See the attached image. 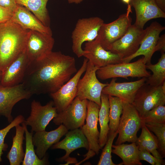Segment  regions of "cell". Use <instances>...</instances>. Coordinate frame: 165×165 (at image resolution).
<instances>
[{
    "mask_svg": "<svg viewBox=\"0 0 165 165\" xmlns=\"http://www.w3.org/2000/svg\"><path fill=\"white\" fill-rule=\"evenodd\" d=\"M88 61L85 58L82 66L74 75L58 90L50 94L57 113L65 109L76 97L78 83L86 70Z\"/></svg>",
    "mask_w": 165,
    "mask_h": 165,
    "instance_id": "14",
    "label": "cell"
},
{
    "mask_svg": "<svg viewBox=\"0 0 165 165\" xmlns=\"http://www.w3.org/2000/svg\"><path fill=\"white\" fill-rule=\"evenodd\" d=\"M155 1L160 8L165 12V0H155Z\"/></svg>",
    "mask_w": 165,
    "mask_h": 165,
    "instance_id": "39",
    "label": "cell"
},
{
    "mask_svg": "<svg viewBox=\"0 0 165 165\" xmlns=\"http://www.w3.org/2000/svg\"><path fill=\"white\" fill-rule=\"evenodd\" d=\"M15 127L16 134L13 138L11 148L6 156L10 165H20L23 162L25 155L23 147V140L25 138L24 127L18 124Z\"/></svg>",
    "mask_w": 165,
    "mask_h": 165,
    "instance_id": "26",
    "label": "cell"
},
{
    "mask_svg": "<svg viewBox=\"0 0 165 165\" xmlns=\"http://www.w3.org/2000/svg\"><path fill=\"white\" fill-rule=\"evenodd\" d=\"M122 2L128 5L130 4L131 0H121Z\"/></svg>",
    "mask_w": 165,
    "mask_h": 165,
    "instance_id": "41",
    "label": "cell"
},
{
    "mask_svg": "<svg viewBox=\"0 0 165 165\" xmlns=\"http://www.w3.org/2000/svg\"><path fill=\"white\" fill-rule=\"evenodd\" d=\"M29 63L25 49L2 72L0 85L11 86L21 83Z\"/></svg>",
    "mask_w": 165,
    "mask_h": 165,
    "instance_id": "19",
    "label": "cell"
},
{
    "mask_svg": "<svg viewBox=\"0 0 165 165\" xmlns=\"http://www.w3.org/2000/svg\"><path fill=\"white\" fill-rule=\"evenodd\" d=\"M144 124L156 136L159 144L160 153L163 158L165 156V123H148Z\"/></svg>",
    "mask_w": 165,
    "mask_h": 165,
    "instance_id": "34",
    "label": "cell"
},
{
    "mask_svg": "<svg viewBox=\"0 0 165 165\" xmlns=\"http://www.w3.org/2000/svg\"><path fill=\"white\" fill-rule=\"evenodd\" d=\"M146 78L142 77L136 81L123 82H116V78H112L102 93L117 97L123 103L132 104L137 91L145 83Z\"/></svg>",
    "mask_w": 165,
    "mask_h": 165,
    "instance_id": "20",
    "label": "cell"
},
{
    "mask_svg": "<svg viewBox=\"0 0 165 165\" xmlns=\"http://www.w3.org/2000/svg\"><path fill=\"white\" fill-rule=\"evenodd\" d=\"M109 105L108 95L103 93L101 95V105L98 113V120L100 127L99 144L102 148L107 141L110 129L109 122Z\"/></svg>",
    "mask_w": 165,
    "mask_h": 165,
    "instance_id": "27",
    "label": "cell"
},
{
    "mask_svg": "<svg viewBox=\"0 0 165 165\" xmlns=\"http://www.w3.org/2000/svg\"><path fill=\"white\" fill-rule=\"evenodd\" d=\"M145 64L143 56L133 62L111 64L99 68L96 71V75L102 80L116 78H147L151 73L147 70Z\"/></svg>",
    "mask_w": 165,
    "mask_h": 165,
    "instance_id": "5",
    "label": "cell"
},
{
    "mask_svg": "<svg viewBox=\"0 0 165 165\" xmlns=\"http://www.w3.org/2000/svg\"><path fill=\"white\" fill-rule=\"evenodd\" d=\"M32 94L22 83L11 86L0 85V116H4L9 123L13 120L12 115L13 108L20 101L29 98Z\"/></svg>",
    "mask_w": 165,
    "mask_h": 165,
    "instance_id": "15",
    "label": "cell"
},
{
    "mask_svg": "<svg viewBox=\"0 0 165 165\" xmlns=\"http://www.w3.org/2000/svg\"><path fill=\"white\" fill-rule=\"evenodd\" d=\"M0 6L13 12L16 9L17 4L15 0H0Z\"/></svg>",
    "mask_w": 165,
    "mask_h": 165,
    "instance_id": "38",
    "label": "cell"
},
{
    "mask_svg": "<svg viewBox=\"0 0 165 165\" xmlns=\"http://www.w3.org/2000/svg\"><path fill=\"white\" fill-rule=\"evenodd\" d=\"M112 152L118 156L122 160L121 165H142L139 157V150L136 142L130 144L122 143L112 145Z\"/></svg>",
    "mask_w": 165,
    "mask_h": 165,
    "instance_id": "24",
    "label": "cell"
},
{
    "mask_svg": "<svg viewBox=\"0 0 165 165\" xmlns=\"http://www.w3.org/2000/svg\"><path fill=\"white\" fill-rule=\"evenodd\" d=\"M11 20L25 29L52 35L50 26L44 25L29 10L18 4L13 13Z\"/></svg>",
    "mask_w": 165,
    "mask_h": 165,
    "instance_id": "23",
    "label": "cell"
},
{
    "mask_svg": "<svg viewBox=\"0 0 165 165\" xmlns=\"http://www.w3.org/2000/svg\"><path fill=\"white\" fill-rule=\"evenodd\" d=\"M28 30L11 19L0 24V71L25 49Z\"/></svg>",
    "mask_w": 165,
    "mask_h": 165,
    "instance_id": "2",
    "label": "cell"
},
{
    "mask_svg": "<svg viewBox=\"0 0 165 165\" xmlns=\"http://www.w3.org/2000/svg\"><path fill=\"white\" fill-rule=\"evenodd\" d=\"M145 32V29L131 24L126 33L112 44L109 50L122 60L133 55L139 49Z\"/></svg>",
    "mask_w": 165,
    "mask_h": 165,
    "instance_id": "13",
    "label": "cell"
},
{
    "mask_svg": "<svg viewBox=\"0 0 165 165\" xmlns=\"http://www.w3.org/2000/svg\"><path fill=\"white\" fill-rule=\"evenodd\" d=\"M83 50V56L94 65L99 68L107 65L122 63L117 54L105 50L96 39L86 42Z\"/></svg>",
    "mask_w": 165,
    "mask_h": 165,
    "instance_id": "18",
    "label": "cell"
},
{
    "mask_svg": "<svg viewBox=\"0 0 165 165\" xmlns=\"http://www.w3.org/2000/svg\"><path fill=\"white\" fill-rule=\"evenodd\" d=\"M104 23L101 18L96 16L79 19L72 34V49L79 58L83 56L85 53L82 46L85 42L95 40L99 31Z\"/></svg>",
    "mask_w": 165,
    "mask_h": 165,
    "instance_id": "3",
    "label": "cell"
},
{
    "mask_svg": "<svg viewBox=\"0 0 165 165\" xmlns=\"http://www.w3.org/2000/svg\"><path fill=\"white\" fill-rule=\"evenodd\" d=\"M130 5L135 10L136 20L134 24L144 28L148 21L158 18H165V12L157 5L155 0H131Z\"/></svg>",
    "mask_w": 165,
    "mask_h": 165,
    "instance_id": "21",
    "label": "cell"
},
{
    "mask_svg": "<svg viewBox=\"0 0 165 165\" xmlns=\"http://www.w3.org/2000/svg\"><path fill=\"white\" fill-rule=\"evenodd\" d=\"M141 128L140 135L138 138L136 142L139 150H146L164 164L163 158L157 150L159 148V144L156 137L151 132L144 124Z\"/></svg>",
    "mask_w": 165,
    "mask_h": 165,
    "instance_id": "25",
    "label": "cell"
},
{
    "mask_svg": "<svg viewBox=\"0 0 165 165\" xmlns=\"http://www.w3.org/2000/svg\"><path fill=\"white\" fill-rule=\"evenodd\" d=\"M77 71L74 57L52 51L40 60L30 62L22 83L32 95L50 94Z\"/></svg>",
    "mask_w": 165,
    "mask_h": 165,
    "instance_id": "1",
    "label": "cell"
},
{
    "mask_svg": "<svg viewBox=\"0 0 165 165\" xmlns=\"http://www.w3.org/2000/svg\"><path fill=\"white\" fill-rule=\"evenodd\" d=\"M54 43L52 35L28 30L25 50L30 62L40 60L52 51Z\"/></svg>",
    "mask_w": 165,
    "mask_h": 165,
    "instance_id": "12",
    "label": "cell"
},
{
    "mask_svg": "<svg viewBox=\"0 0 165 165\" xmlns=\"http://www.w3.org/2000/svg\"><path fill=\"white\" fill-rule=\"evenodd\" d=\"M131 7L128 5L126 13L111 22L104 23L101 27L95 39L105 50H109L112 44L122 37L132 24Z\"/></svg>",
    "mask_w": 165,
    "mask_h": 165,
    "instance_id": "7",
    "label": "cell"
},
{
    "mask_svg": "<svg viewBox=\"0 0 165 165\" xmlns=\"http://www.w3.org/2000/svg\"><path fill=\"white\" fill-rule=\"evenodd\" d=\"M65 135V138L53 145L51 149H60L65 151V155L57 159L58 161H66V165L72 163L76 164L78 162L76 159L70 157V155L75 150L80 148H85L88 150L89 145L88 141L80 128L68 131Z\"/></svg>",
    "mask_w": 165,
    "mask_h": 165,
    "instance_id": "17",
    "label": "cell"
},
{
    "mask_svg": "<svg viewBox=\"0 0 165 165\" xmlns=\"http://www.w3.org/2000/svg\"><path fill=\"white\" fill-rule=\"evenodd\" d=\"M24 120V118L22 115H18L7 126L0 130V163L2 161V156L3 151H6L8 148L7 145L4 143L5 137L12 128L21 123Z\"/></svg>",
    "mask_w": 165,
    "mask_h": 165,
    "instance_id": "35",
    "label": "cell"
},
{
    "mask_svg": "<svg viewBox=\"0 0 165 165\" xmlns=\"http://www.w3.org/2000/svg\"><path fill=\"white\" fill-rule=\"evenodd\" d=\"M141 118L143 123H165V106H156L148 111Z\"/></svg>",
    "mask_w": 165,
    "mask_h": 165,
    "instance_id": "33",
    "label": "cell"
},
{
    "mask_svg": "<svg viewBox=\"0 0 165 165\" xmlns=\"http://www.w3.org/2000/svg\"><path fill=\"white\" fill-rule=\"evenodd\" d=\"M165 27L155 21L145 29V32L139 49L133 55L122 59V63H129L138 56L142 55L145 64L151 63L152 57L156 51H165L164 42L159 40L160 33Z\"/></svg>",
    "mask_w": 165,
    "mask_h": 165,
    "instance_id": "4",
    "label": "cell"
},
{
    "mask_svg": "<svg viewBox=\"0 0 165 165\" xmlns=\"http://www.w3.org/2000/svg\"><path fill=\"white\" fill-rule=\"evenodd\" d=\"M139 157L140 160L145 161L152 165H161L163 163L152 155L150 152L145 149L139 151Z\"/></svg>",
    "mask_w": 165,
    "mask_h": 165,
    "instance_id": "36",
    "label": "cell"
},
{
    "mask_svg": "<svg viewBox=\"0 0 165 165\" xmlns=\"http://www.w3.org/2000/svg\"><path fill=\"white\" fill-rule=\"evenodd\" d=\"M117 131L119 135L116 145L126 141L136 142L137 133L144 124L136 109L132 104L123 102V110Z\"/></svg>",
    "mask_w": 165,
    "mask_h": 165,
    "instance_id": "6",
    "label": "cell"
},
{
    "mask_svg": "<svg viewBox=\"0 0 165 165\" xmlns=\"http://www.w3.org/2000/svg\"><path fill=\"white\" fill-rule=\"evenodd\" d=\"M141 117L154 108L165 104V82L154 86L145 83L137 91L132 103Z\"/></svg>",
    "mask_w": 165,
    "mask_h": 165,
    "instance_id": "8",
    "label": "cell"
},
{
    "mask_svg": "<svg viewBox=\"0 0 165 165\" xmlns=\"http://www.w3.org/2000/svg\"><path fill=\"white\" fill-rule=\"evenodd\" d=\"M68 130L64 125L61 124L56 129L50 131L43 130L35 132L33 136L32 141L36 147L35 152L38 157L42 159L48 149L58 142Z\"/></svg>",
    "mask_w": 165,
    "mask_h": 165,
    "instance_id": "22",
    "label": "cell"
},
{
    "mask_svg": "<svg viewBox=\"0 0 165 165\" xmlns=\"http://www.w3.org/2000/svg\"><path fill=\"white\" fill-rule=\"evenodd\" d=\"M100 108V106L94 102L87 100L86 123L80 128L88 141L89 148L87 152L84 155V159L76 165L98 154L100 150L101 149L99 144L100 132L97 126Z\"/></svg>",
    "mask_w": 165,
    "mask_h": 165,
    "instance_id": "9",
    "label": "cell"
},
{
    "mask_svg": "<svg viewBox=\"0 0 165 165\" xmlns=\"http://www.w3.org/2000/svg\"><path fill=\"white\" fill-rule=\"evenodd\" d=\"M68 2L69 4L75 3L78 4L80 3L84 0H68Z\"/></svg>",
    "mask_w": 165,
    "mask_h": 165,
    "instance_id": "40",
    "label": "cell"
},
{
    "mask_svg": "<svg viewBox=\"0 0 165 165\" xmlns=\"http://www.w3.org/2000/svg\"><path fill=\"white\" fill-rule=\"evenodd\" d=\"M24 122L21 123L24 127L25 134L26 148L23 165H45L49 164L48 159L45 155L42 159L36 155L33 143V132H30Z\"/></svg>",
    "mask_w": 165,
    "mask_h": 165,
    "instance_id": "29",
    "label": "cell"
},
{
    "mask_svg": "<svg viewBox=\"0 0 165 165\" xmlns=\"http://www.w3.org/2000/svg\"><path fill=\"white\" fill-rule=\"evenodd\" d=\"M13 12L0 6V24L11 19Z\"/></svg>",
    "mask_w": 165,
    "mask_h": 165,
    "instance_id": "37",
    "label": "cell"
},
{
    "mask_svg": "<svg viewBox=\"0 0 165 165\" xmlns=\"http://www.w3.org/2000/svg\"><path fill=\"white\" fill-rule=\"evenodd\" d=\"M1 74H2V72L0 71V79L1 76Z\"/></svg>",
    "mask_w": 165,
    "mask_h": 165,
    "instance_id": "42",
    "label": "cell"
},
{
    "mask_svg": "<svg viewBox=\"0 0 165 165\" xmlns=\"http://www.w3.org/2000/svg\"><path fill=\"white\" fill-rule=\"evenodd\" d=\"M87 100L76 97L65 109L58 113L53 122L57 125L63 124L68 130L80 128L85 124Z\"/></svg>",
    "mask_w": 165,
    "mask_h": 165,
    "instance_id": "11",
    "label": "cell"
},
{
    "mask_svg": "<svg viewBox=\"0 0 165 165\" xmlns=\"http://www.w3.org/2000/svg\"><path fill=\"white\" fill-rule=\"evenodd\" d=\"M58 113L53 101L44 105L33 100L31 104L30 116L24 122L31 127V132L45 130L50 122L57 116Z\"/></svg>",
    "mask_w": 165,
    "mask_h": 165,
    "instance_id": "16",
    "label": "cell"
},
{
    "mask_svg": "<svg viewBox=\"0 0 165 165\" xmlns=\"http://www.w3.org/2000/svg\"><path fill=\"white\" fill-rule=\"evenodd\" d=\"M118 133L117 131H113L109 130L108 134L107 141L103 149L98 165H116L112 160L111 153L112 150V145L113 141L117 135Z\"/></svg>",
    "mask_w": 165,
    "mask_h": 165,
    "instance_id": "32",
    "label": "cell"
},
{
    "mask_svg": "<svg viewBox=\"0 0 165 165\" xmlns=\"http://www.w3.org/2000/svg\"><path fill=\"white\" fill-rule=\"evenodd\" d=\"M98 68L88 61L85 74L78 83L76 97L93 101L100 107L102 90L108 83H102L98 79L96 72Z\"/></svg>",
    "mask_w": 165,
    "mask_h": 165,
    "instance_id": "10",
    "label": "cell"
},
{
    "mask_svg": "<svg viewBox=\"0 0 165 165\" xmlns=\"http://www.w3.org/2000/svg\"><path fill=\"white\" fill-rule=\"evenodd\" d=\"M160 57L155 64H146V68L151 70L153 74L146 78L145 83L152 86L161 85L165 82V53L162 52Z\"/></svg>",
    "mask_w": 165,
    "mask_h": 165,
    "instance_id": "30",
    "label": "cell"
},
{
    "mask_svg": "<svg viewBox=\"0 0 165 165\" xmlns=\"http://www.w3.org/2000/svg\"><path fill=\"white\" fill-rule=\"evenodd\" d=\"M109 105V124L110 130L116 131L119 124L123 110V102L117 97L108 95Z\"/></svg>",
    "mask_w": 165,
    "mask_h": 165,
    "instance_id": "31",
    "label": "cell"
},
{
    "mask_svg": "<svg viewBox=\"0 0 165 165\" xmlns=\"http://www.w3.org/2000/svg\"><path fill=\"white\" fill-rule=\"evenodd\" d=\"M17 4L31 12L46 26H49L50 19L46 5L49 0H15Z\"/></svg>",
    "mask_w": 165,
    "mask_h": 165,
    "instance_id": "28",
    "label": "cell"
}]
</instances>
